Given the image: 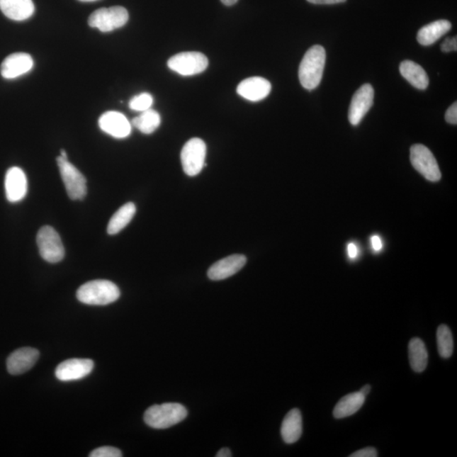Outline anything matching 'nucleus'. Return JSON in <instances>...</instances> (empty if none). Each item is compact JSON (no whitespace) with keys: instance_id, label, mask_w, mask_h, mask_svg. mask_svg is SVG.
I'll list each match as a JSON object with an SVG mask.
<instances>
[{"instance_id":"f257e3e1","label":"nucleus","mask_w":457,"mask_h":457,"mask_svg":"<svg viewBox=\"0 0 457 457\" xmlns=\"http://www.w3.org/2000/svg\"><path fill=\"white\" fill-rule=\"evenodd\" d=\"M326 53L324 47L315 45L305 54L300 64L299 80L304 89H315L320 84L325 71Z\"/></svg>"},{"instance_id":"f03ea898","label":"nucleus","mask_w":457,"mask_h":457,"mask_svg":"<svg viewBox=\"0 0 457 457\" xmlns=\"http://www.w3.org/2000/svg\"><path fill=\"white\" fill-rule=\"evenodd\" d=\"M120 295L118 286L106 280L86 282L77 293V298L81 303L94 306H104L115 303Z\"/></svg>"},{"instance_id":"7ed1b4c3","label":"nucleus","mask_w":457,"mask_h":457,"mask_svg":"<svg viewBox=\"0 0 457 457\" xmlns=\"http://www.w3.org/2000/svg\"><path fill=\"white\" fill-rule=\"evenodd\" d=\"M188 414L179 403L154 405L145 412V422L152 429H164L180 424Z\"/></svg>"},{"instance_id":"20e7f679","label":"nucleus","mask_w":457,"mask_h":457,"mask_svg":"<svg viewBox=\"0 0 457 457\" xmlns=\"http://www.w3.org/2000/svg\"><path fill=\"white\" fill-rule=\"evenodd\" d=\"M129 20L128 11L121 6L102 8L95 11L89 19L91 28H98L100 32L110 33L124 27Z\"/></svg>"},{"instance_id":"39448f33","label":"nucleus","mask_w":457,"mask_h":457,"mask_svg":"<svg viewBox=\"0 0 457 457\" xmlns=\"http://www.w3.org/2000/svg\"><path fill=\"white\" fill-rule=\"evenodd\" d=\"M207 147L200 138H191L186 143L181 152L183 169L187 176H198L205 167Z\"/></svg>"},{"instance_id":"423d86ee","label":"nucleus","mask_w":457,"mask_h":457,"mask_svg":"<svg viewBox=\"0 0 457 457\" xmlns=\"http://www.w3.org/2000/svg\"><path fill=\"white\" fill-rule=\"evenodd\" d=\"M37 243L43 259L47 263L60 262L64 256V248L60 235L51 226H43L38 233Z\"/></svg>"},{"instance_id":"0eeeda50","label":"nucleus","mask_w":457,"mask_h":457,"mask_svg":"<svg viewBox=\"0 0 457 457\" xmlns=\"http://www.w3.org/2000/svg\"><path fill=\"white\" fill-rule=\"evenodd\" d=\"M208 67V58L199 52H183L168 60V67L171 71L185 77L198 75Z\"/></svg>"},{"instance_id":"6e6552de","label":"nucleus","mask_w":457,"mask_h":457,"mask_svg":"<svg viewBox=\"0 0 457 457\" xmlns=\"http://www.w3.org/2000/svg\"><path fill=\"white\" fill-rule=\"evenodd\" d=\"M57 164L69 198L84 199L86 195V181L84 176L68 159L61 158L60 156L57 158Z\"/></svg>"},{"instance_id":"1a4fd4ad","label":"nucleus","mask_w":457,"mask_h":457,"mask_svg":"<svg viewBox=\"0 0 457 457\" xmlns=\"http://www.w3.org/2000/svg\"><path fill=\"white\" fill-rule=\"evenodd\" d=\"M411 163L425 179L436 182L441 179V172L436 159L428 147L422 145L411 147Z\"/></svg>"},{"instance_id":"9d476101","label":"nucleus","mask_w":457,"mask_h":457,"mask_svg":"<svg viewBox=\"0 0 457 457\" xmlns=\"http://www.w3.org/2000/svg\"><path fill=\"white\" fill-rule=\"evenodd\" d=\"M374 90L370 84H364L352 97L348 118L352 125H358L373 106Z\"/></svg>"},{"instance_id":"9b49d317","label":"nucleus","mask_w":457,"mask_h":457,"mask_svg":"<svg viewBox=\"0 0 457 457\" xmlns=\"http://www.w3.org/2000/svg\"><path fill=\"white\" fill-rule=\"evenodd\" d=\"M94 363L90 359H73L64 361L55 370V376L60 381L79 380L93 371Z\"/></svg>"},{"instance_id":"f8f14e48","label":"nucleus","mask_w":457,"mask_h":457,"mask_svg":"<svg viewBox=\"0 0 457 457\" xmlns=\"http://www.w3.org/2000/svg\"><path fill=\"white\" fill-rule=\"evenodd\" d=\"M100 129L111 137L125 138L132 132V124L126 117L117 111L104 113L98 120Z\"/></svg>"},{"instance_id":"ddd939ff","label":"nucleus","mask_w":457,"mask_h":457,"mask_svg":"<svg viewBox=\"0 0 457 457\" xmlns=\"http://www.w3.org/2000/svg\"><path fill=\"white\" fill-rule=\"evenodd\" d=\"M39 358V351L35 348L23 347L9 356L6 365L8 372L12 376H20L29 371Z\"/></svg>"},{"instance_id":"4468645a","label":"nucleus","mask_w":457,"mask_h":457,"mask_svg":"<svg viewBox=\"0 0 457 457\" xmlns=\"http://www.w3.org/2000/svg\"><path fill=\"white\" fill-rule=\"evenodd\" d=\"M246 264L247 258L244 255L226 256L212 265L208 269V276L212 281H223L240 271Z\"/></svg>"},{"instance_id":"2eb2a0df","label":"nucleus","mask_w":457,"mask_h":457,"mask_svg":"<svg viewBox=\"0 0 457 457\" xmlns=\"http://www.w3.org/2000/svg\"><path fill=\"white\" fill-rule=\"evenodd\" d=\"M6 198L9 202L18 203L28 193V179L24 171L19 167H12L6 173Z\"/></svg>"},{"instance_id":"dca6fc26","label":"nucleus","mask_w":457,"mask_h":457,"mask_svg":"<svg viewBox=\"0 0 457 457\" xmlns=\"http://www.w3.org/2000/svg\"><path fill=\"white\" fill-rule=\"evenodd\" d=\"M271 84L265 78L254 77L243 80L237 86V94L252 102H259L268 97Z\"/></svg>"},{"instance_id":"f3484780","label":"nucleus","mask_w":457,"mask_h":457,"mask_svg":"<svg viewBox=\"0 0 457 457\" xmlns=\"http://www.w3.org/2000/svg\"><path fill=\"white\" fill-rule=\"evenodd\" d=\"M33 65L32 56L26 53H16L9 55L3 61L0 72L6 79H15L28 73Z\"/></svg>"},{"instance_id":"a211bd4d","label":"nucleus","mask_w":457,"mask_h":457,"mask_svg":"<svg viewBox=\"0 0 457 457\" xmlns=\"http://www.w3.org/2000/svg\"><path fill=\"white\" fill-rule=\"evenodd\" d=\"M0 10L8 18L23 21L33 15L35 6L33 0H0Z\"/></svg>"},{"instance_id":"6ab92c4d","label":"nucleus","mask_w":457,"mask_h":457,"mask_svg":"<svg viewBox=\"0 0 457 457\" xmlns=\"http://www.w3.org/2000/svg\"><path fill=\"white\" fill-rule=\"evenodd\" d=\"M281 436L286 444L297 442L303 434L301 412L295 408L287 413L281 425Z\"/></svg>"},{"instance_id":"aec40b11","label":"nucleus","mask_w":457,"mask_h":457,"mask_svg":"<svg viewBox=\"0 0 457 457\" xmlns=\"http://www.w3.org/2000/svg\"><path fill=\"white\" fill-rule=\"evenodd\" d=\"M451 29V23L447 20H439L424 26L417 33V42L421 45L429 46L434 45L439 38L446 35Z\"/></svg>"},{"instance_id":"412c9836","label":"nucleus","mask_w":457,"mask_h":457,"mask_svg":"<svg viewBox=\"0 0 457 457\" xmlns=\"http://www.w3.org/2000/svg\"><path fill=\"white\" fill-rule=\"evenodd\" d=\"M402 76L414 88L425 90L428 88L429 81L424 69L411 60H405L400 65Z\"/></svg>"},{"instance_id":"4be33fe9","label":"nucleus","mask_w":457,"mask_h":457,"mask_svg":"<svg viewBox=\"0 0 457 457\" xmlns=\"http://www.w3.org/2000/svg\"><path fill=\"white\" fill-rule=\"evenodd\" d=\"M365 398L360 391L344 396L334 409V417L335 419H341L355 414L363 407Z\"/></svg>"},{"instance_id":"5701e85b","label":"nucleus","mask_w":457,"mask_h":457,"mask_svg":"<svg viewBox=\"0 0 457 457\" xmlns=\"http://www.w3.org/2000/svg\"><path fill=\"white\" fill-rule=\"evenodd\" d=\"M408 354L412 368L417 373L424 372L428 365V351L421 339H411L408 346Z\"/></svg>"},{"instance_id":"b1692460","label":"nucleus","mask_w":457,"mask_h":457,"mask_svg":"<svg viewBox=\"0 0 457 457\" xmlns=\"http://www.w3.org/2000/svg\"><path fill=\"white\" fill-rule=\"evenodd\" d=\"M137 208L133 203H125L119 208L108 222L107 232L110 235L118 234L133 219Z\"/></svg>"},{"instance_id":"393cba45","label":"nucleus","mask_w":457,"mask_h":457,"mask_svg":"<svg viewBox=\"0 0 457 457\" xmlns=\"http://www.w3.org/2000/svg\"><path fill=\"white\" fill-rule=\"evenodd\" d=\"M161 117L156 111L149 110L142 111L140 115L134 118L132 125L143 134H152L159 128Z\"/></svg>"},{"instance_id":"a878e982","label":"nucleus","mask_w":457,"mask_h":457,"mask_svg":"<svg viewBox=\"0 0 457 457\" xmlns=\"http://www.w3.org/2000/svg\"><path fill=\"white\" fill-rule=\"evenodd\" d=\"M437 344L439 355L443 359H449L453 354L454 342L451 329L447 325H442L438 328Z\"/></svg>"},{"instance_id":"bb28decb","label":"nucleus","mask_w":457,"mask_h":457,"mask_svg":"<svg viewBox=\"0 0 457 457\" xmlns=\"http://www.w3.org/2000/svg\"><path fill=\"white\" fill-rule=\"evenodd\" d=\"M152 103H154L152 96L149 93H142L130 100L129 107L132 111L142 112L149 110Z\"/></svg>"},{"instance_id":"cd10ccee","label":"nucleus","mask_w":457,"mask_h":457,"mask_svg":"<svg viewBox=\"0 0 457 457\" xmlns=\"http://www.w3.org/2000/svg\"><path fill=\"white\" fill-rule=\"evenodd\" d=\"M90 457H121L119 449L112 446H103L91 452Z\"/></svg>"},{"instance_id":"c85d7f7f","label":"nucleus","mask_w":457,"mask_h":457,"mask_svg":"<svg viewBox=\"0 0 457 457\" xmlns=\"http://www.w3.org/2000/svg\"><path fill=\"white\" fill-rule=\"evenodd\" d=\"M441 50L445 52V53H449V52L456 51L457 50V38H448L445 41L443 42L441 45Z\"/></svg>"},{"instance_id":"c756f323","label":"nucleus","mask_w":457,"mask_h":457,"mask_svg":"<svg viewBox=\"0 0 457 457\" xmlns=\"http://www.w3.org/2000/svg\"><path fill=\"white\" fill-rule=\"evenodd\" d=\"M446 120L452 125L457 124V103L455 102L446 113Z\"/></svg>"},{"instance_id":"7c9ffc66","label":"nucleus","mask_w":457,"mask_h":457,"mask_svg":"<svg viewBox=\"0 0 457 457\" xmlns=\"http://www.w3.org/2000/svg\"><path fill=\"white\" fill-rule=\"evenodd\" d=\"M351 457H376L378 451L373 447H367L364 449L354 452L350 455Z\"/></svg>"},{"instance_id":"2f4dec72","label":"nucleus","mask_w":457,"mask_h":457,"mask_svg":"<svg viewBox=\"0 0 457 457\" xmlns=\"http://www.w3.org/2000/svg\"><path fill=\"white\" fill-rule=\"evenodd\" d=\"M307 1L315 4H335L346 2V0H307Z\"/></svg>"},{"instance_id":"473e14b6","label":"nucleus","mask_w":457,"mask_h":457,"mask_svg":"<svg viewBox=\"0 0 457 457\" xmlns=\"http://www.w3.org/2000/svg\"><path fill=\"white\" fill-rule=\"evenodd\" d=\"M347 252L348 255H349L350 258L352 259H356L359 254L358 247H356L355 244L352 242L348 245Z\"/></svg>"},{"instance_id":"72a5a7b5","label":"nucleus","mask_w":457,"mask_h":457,"mask_svg":"<svg viewBox=\"0 0 457 457\" xmlns=\"http://www.w3.org/2000/svg\"><path fill=\"white\" fill-rule=\"evenodd\" d=\"M372 247L374 251L378 252L382 249V241L380 237L373 236L371 238Z\"/></svg>"},{"instance_id":"f704fd0d","label":"nucleus","mask_w":457,"mask_h":457,"mask_svg":"<svg viewBox=\"0 0 457 457\" xmlns=\"http://www.w3.org/2000/svg\"><path fill=\"white\" fill-rule=\"evenodd\" d=\"M217 457H230L232 456V451L229 448H222L216 455Z\"/></svg>"},{"instance_id":"c9c22d12","label":"nucleus","mask_w":457,"mask_h":457,"mask_svg":"<svg viewBox=\"0 0 457 457\" xmlns=\"http://www.w3.org/2000/svg\"><path fill=\"white\" fill-rule=\"evenodd\" d=\"M370 390H371V386H370L369 385H365L363 388H362V390H360V393L366 397V396H367L369 394Z\"/></svg>"},{"instance_id":"e433bc0d","label":"nucleus","mask_w":457,"mask_h":457,"mask_svg":"<svg viewBox=\"0 0 457 457\" xmlns=\"http://www.w3.org/2000/svg\"><path fill=\"white\" fill-rule=\"evenodd\" d=\"M220 1L223 3L225 6H232L233 4H237L238 0H220Z\"/></svg>"},{"instance_id":"4c0bfd02","label":"nucleus","mask_w":457,"mask_h":457,"mask_svg":"<svg viewBox=\"0 0 457 457\" xmlns=\"http://www.w3.org/2000/svg\"><path fill=\"white\" fill-rule=\"evenodd\" d=\"M60 157L61 158H63L64 159H68L67 152H65L64 149L60 150Z\"/></svg>"},{"instance_id":"58836bf2","label":"nucleus","mask_w":457,"mask_h":457,"mask_svg":"<svg viewBox=\"0 0 457 457\" xmlns=\"http://www.w3.org/2000/svg\"><path fill=\"white\" fill-rule=\"evenodd\" d=\"M79 1H81V2H95V1H98V0H79Z\"/></svg>"}]
</instances>
